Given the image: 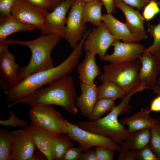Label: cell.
<instances>
[{
    "mask_svg": "<svg viewBox=\"0 0 160 160\" xmlns=\"http://www.w3.org/2000/svg\"><path fill=\"white\" fill-rule=\"evenodd\" d=\"M82 44H78L69 55L57 66L32 74L6 90V104H13L26 97L36 89L70 75L78 65L82 54Z\"/></svg>",
    "mask_w": 160,
    "mask_h": 160,
    "instance_id": "obj_1",
    "label": "cell"
},
{
    "mask_svg": "<svg viewBox=\"0 0 160 160\" xmlns=\"http://www.w3.org/2000/svg\"><path fill=\"white\" fill-rule=\"evenodd\" d=\"M77 94L73 78L70 75L63 76L45 88H39L25 98L8 105L24 103L31 108L43 105H55L62 107L69 113L77 115L76 107Z\"/></svg>",
    "mask_w": 160,
    "mask_h": 160,
    "instance_id": "obj_2",
    "label": "cell"
},
{
    "mask_svg": "<svg viewBox=\"0 0 160 160\" xmlns=\"http://www.w3.org/2000/svg\"><path fill=\"white\" fill-rule=\"evenodd\" d=\"M141 91L139 89L127 94L105 116L92 121H77L76 124L86 131L107 137L121 146L132 133L119 122L118 116L130 112L131 106L129 103L131 97Z\"/></svg>",
    "mask_w": 160,
    "mask_h": 160,
    "instance_id": "obj_3",
    "label": "cell"
},
{
    "mask_svg": "<svg viewBox=\"0 0 160 160\" xmlns=\"http://www.w3.org/2000/svg\"><path fill=\"white\" fill-rule=\"evenodd\" d=\"M61 38L55 33L41 36L30 41H21L8 39L5 44H15L26 46L31 50V56L28 64L20 68L18 81L27 76L38 72L54 67L51 54L53 48L60 42Z\"/></svg>",
    "mask_w": 160,
    "mask_h": 160,
    "instance_id": "obj_4",
    "label": "cell"
},
{
    "mask_svg": "<svg viewBox=\"0 0 160 160\" xmlns=\"http://www.w3.org/2000/svg\"><path fill=\"white\" fill-rule=\"evenodd\" d=\"M141 63L138 59L131 61L104 65L98 79L102 83L111 82L121 87L127 94L141 87L139 71Z\"/></svg>",
    "mask_w": 160,
    "mask_h": 160,
    "instance_id": "obj_5",
    "label": "cell"
},
{
    "mask_svg": "<svg viewBox=\"0 0 160 160\" xmlns=\"http://www.w3.org/2000/svg\"><path fill=\"white\" fill-rule=\"evenodd\" d=\"M29 115L31 123L38 127L58 134H67L65 119L52 105L31 108Z\"/></svg>",
    "mask_w": 160,
    "mask_h": 160,
    "instance_id": "obj_6",
    "label": "cell"
},
{
    "mask_svg": "<svg viewBox=\"0 0 160 160\" xmlns=\"http://www.w3.org/2000/svg\"><path fill=\"white\" fill-rule=\"evenodd\" d=\"M66 135L73 141L78 142L83 151H87L93 147L102 146L115 151H120L121 146L111 138L84 130L65 119Z\"/></svg>",
    "mask_w": 160,
    "mask_h": 160,
    "instance_id": "obj_7",
    "label": "cell"
},
{
    "mask_svg": "<svg viewBox=\"0 0 160 160\" xmlns=\"http://www.w3.org/2000/svg\"><path fill=\"white\" fill-rule=\"evenodd\" d=\"M85 3L76 0L71 7L66 18L64 38L73 49L87 32L82 23V13Z\"/></svg>",
    "mask_w": 160,
    "mask_h": 160,
    "instance_id": "obj_8",
    "label": "cell"
},
{
    "mask_svg": "<svg viewBox=\"0 0 160 160\" xmlns=\"http://www.w3.org/2000/svg\"><path fill=\"white\" fill-rule=\"evenodd\" d=\"M48 11L33 6L25 0H17L11 14L21 23L35 26L42 32Z\"/></svg>",
    "mask_w": 160,
    "mask_h": 160,
    "instance_id": "obj_9",
    "label": "cell"
},
{
    "mask_svg": "<svg viewBox=\"0 0 160 160\" xmlns=\"http://www.w3.org/2000/svg\"><path fill=\"white\" fill-rule=\"evenodd\" d=\"M115 39L103 22L96 28L90 29L84 41L83 48L86 51L92 52L99 55L103 60L106 52Z\"/></svg>",
    "mask_w": 160,
    "mask_h": 160,
    "instance_id": "obj_10",
    "label": "cell"
},
{
    "mask_svg": "<svg viewBox=\"0 0 160 160\" xmlns=\"http://www.w3.org/2000/svg\"><path fill=\"white\" fill-rule=\"evenodd\" d=\"M25 129L30 135L37 148L46 156L47 160H55V145L62 135L49 132L32 123Z\"/></svg>",
    "mask_w": 160,
    "mask_h": 160,
    "instance_id": "obj_11",
    "label": "cell"
},
{
    "mask_svg": "<svg viewBox=\"0 0 160 160\" xmlns=\"http://www.w3.org/2000/svg\"><path fill=\"white\" fill-rule=\"evenodd\" d=\"M20 68L14 55L9 51L8 44L0 45V81L6 90L18 82Z\"/></svg>",
    "mask_w": 160,
    "mask_h": 160,
    "instance_id": "obj_12",
    "label": "cell"
},
{
    "mask_svg": "<svg viewBox=\"0 0 160 160\" xmlns=\"http://www.w3.org/2000/svg\"><path fill=\"white\" fill-rule=\"evenodd\" d=\"M76 0H64L51 12H48L44 22L42 35L55 33L61 38H64L66 18L69 8Z\"/></svg>",
    "mask_w": 160,
    "mask_h": 160,
    "instance_id": "obj_13",
    "label": "cell"
},
{
    "mask_svg": "<svg viewBox=\"0 0 160 160\" xmlns=\"http://www.w3.org/2000/svg\"><path fill=\"white\" fill-rule=\"evenodd\" d=\"M112 45L113 52L106 55L102 61L114 63L128 62L138 59L145 49V47L136 43L122 42L115 39Z\"/></svg>",
    "mask_w": 160,
    "mask_h": 160,
    "instance_id": "obj_14",
    "label": "cell"
},
{
    "mask_svg": "<svg viewBox=\"0 0 160 160\" xmlns=\"http://www.w3.org/2000/svg\"><path fill=\"white\" fill-rule=\"evenodd\" d=\"M10 160H32L36 147L25 129L12 132Z\"/></svg>",
    "mask_w": 160,
    "mask_h": 160,
    "instance_id": "obj_15",
    "label": "cell"
},
{
    "mask_svg": "<svg viewBox=\"0 0 160 160\" xmlns=\"http://www.w3.org/2000/svg\"><path fill=\"white\" fill-rule=\"evenodd\" d=\"M138 59L141 63L139 74L141 84L145 89L153 91L159 86V71L155 58L150 53L143 52Z\"/></svg>",
    "mask_w": 160,
    "mask_h": 160,
    "instance_id": "obj_16",
    "label": "cell"
},
{
    "mask_svg": "<svg viewBox=\"0 0 160 160\" xmlns=\"http://www.w3.org/2000/svg\"><path fill=\"white\" fill-rule=\"evenodd\" d=\"M114 4L124 14L126 20L124 23L134 36L139 41L146 39L148 36L144 27V19L138 10L121 0H114Z\"/></svg>",
    "mask_w": 160,
    "mask_h": 160,
    "instance_id": "obj_17",
    "label": "cell"
},
{
    "mask_svg": "<svg viewBox=\"0 0 160 160\" xmlns=\"http://www.w3.org/2000/svg\"><path fill=\"white\" fill-rule=\"evenodd\" d=\"M101 20L115 39L121 40L123 42L128 43H136L140 41L125 23L117 19L111 14L102 15Z\"/></svg>",
    "mask_w": 160,
    "mask_h": 160,
    "instance_id": "obj_18",
    "label": "cell"
},
{
    "mask_svg": "<svg viewBox=\"0 0 160 160\" xmlns=\"http://www.w3.org/2000/svg\"><path fill=\"white\" fill-rule=\"evenodd\" d=\"M80 95L77 97L76 105L80 110L81 114L88 117L98 100L96 84H88L80 82Z\"/></svg>",
    "mask_w": 160,
    "mask_h": 160,
    "instance_id": "obj_19",
    "label": "cell"
},
{
    "mask_svg": "<svg viewBox=\"0 0 160 160\" xmlns=\"http://www.w3.org/2000/svg\"><path fill=\"white\" fill-rule=\"evenodd\" d=\"M96 55L89 51L86 52L84 58L81 63L76 66L79 79L81 83L93 84L95 78L101 73L96 62Z\"/></svg>",
    "mask_w": 160,
    "mask_h": 160,
    "instance_id": "obj_20",
    "label": "cell"
},
{
    "mask_svg": "<svg viewBox=\"0 0 160 160\" xmlns=\"http://www.w3.org/2000/svg\"><path fill=\"white\" fill-rule=\"evenodd\" d=\"M150 108H142L132 116L121 119L119 122L124 126H128V130L131 133L146 128H151L160 121L159 118L154 119L149 116Z\"/></svg>",
    "mask_w": 160,
    "mask_h": 160,
    "instance_id": "obj_21",
    "label": "cell"
},
{
    "mask_svg": "<svg viewBox=\"0 0 160 160\" xmlns=\"http://www.w3.org/2000/svg\"><path fill=\"white\" fill-rule=\"evenodd\" d=\"M36 28L34 26L21 23L11 14L0 17V45L6 44L7 38L13 33L31 31Z\"/></svg>",
    "mask_w": 160,
    "mask_h": 160,
    "instance_id": "obj_22",
    "label": "cell"
},
{
    "mask_svg": "<svg viewBox=\"0 0 160 160\" xmlns=\"http://www.w3.org/2000/svg\"><path fill=\"white\" fill-rule=\"evenodd\" d=\"M103 5V3L98 0L85 3L82 13L83 24L86 25V23L89 22L94 26H99L102 23L101 8Z\"/></svg>",
    "mask_w": 160,
    "mask_h": 160,
    "instance_id": "obj_23",
    "label": "cell"
},
{
    "mask_svg": "<svg viewBox=\"0 0 160 160\" xmlns=\"http://www.w3.org/2000/svg\"><path fill=\"white\" fill-rule=\"evenodd\" d=\"M150 135V128L142 129L132 133L124 143L131 150H139L149 145Z\"/></svg>",
    "mask_w": 160,
    "mask_h": 160,
    "instance_id": "obj_24",
    "label": "cell"
},
{
    "mask_svg": "<svg viewBox=\"0 0 160 160\" xmlns=\"http://www.w3.org/2000/svg\"><path fill=\"white\" fill-rule=\"evenodd\" d=\"M97 87L98 99H107L115 101L117 98H122L127 94L119 86L111 82H104Z\"/></svg>",
    "mask_w": 160,
    "mask_h": 160,
    "instance_id": "obj_25",
    "label": "cell"
},
{
    "mask_svg": "<svg viewBox=\"0 0 160 160\" xmlns=\"http://www.w3.org/2000/svg\"><path fill=\"white\" fill-rule=\"evenodd\" d=\"M115 106L114 100L107 99H98L87 117L88 121H92L100 119L110 112Z\"/></svg>",
    "mask_w": 160,
    "mask_h": 160,
    "instance_id": "obj_26",
    "label": "cell"
},
{
    "mask_svg": "<svg viewBox=\"0 0 160 160\" xmlns=\"http://www.w3.org/2000/svg\"><path fill=\"white\" fill-rule=\"evenodd\" d=\"M12 132L1 127L0 129V160H10Z\"/></svg>",
    "mask_w": 160,
    "mask_h": 160,
    "instance_id": "obj_27",
    "label": "cell"
},
{
    "mask_svg": "<svg viewBox=\"0 0 160 160\" xmlns=\"http://www.w3.org/2000/svg\"><path fill=\"white\" fill-rule=\"evenodd\" d=\"M147 32L153 38V42L143 52H148L155 55L160 52V22L156 25H149Z\"/></svg>",
    "mask_w": 160,
    "mask_h": 160,
    "instance_id": "obj_28",
    "label": "cell"
},
{
    "mask_svg": "<svg viewBox=\"0 0 160 160\" xmlns=\"http://www.w3.org/2000/svg\"><path fill=\"white\" fill-rule=\"evenodd\" d=\"M66 134H62L56 144L54 149L55 160H62L63 156L69 148L75 147L76 145Z\"/></svg>",
    "mask_w": 160,
    "mask_h": 160,
    "instance_id": "obj_29",
    "label": "cell"
},
{
    "mask_svg": "<svg viewBox=\"0 0 160 160\" xmlns=\"http://www.w3.org/2000/svg\"><path fill=\"white\" fill-rule=\"evenodd\" d=\"M151 135L149 146L160 160V121L150 128Z\"/></svg>",
    "mask_w": 160,
    "mask_h": 160,
    "instance_id": "obj_30",
    "label": "cell"
},
{
    "mask_svg": "<svg viewBox=\"0 0 160 160\" xmlns=\"http://www.w3.org/2000/svg\"><path fill=\"white\" fill-rule=\"evenodd\" d=\"M9 117L6 120H0V124L3 125L6 128L8 127H12L15 128L16 127L25 128L28 125V122L25 120L19 119L15 113L12 111H9Z\"/></svg>",
    "mask_w": 160,
    "mask_h": 160,
    "instance_id": "obj_31",
    "label": "cell"
},
{
    "mask_svg": "<svg viewBox=\"0 0 160 160\" xmlns=\"http://www.w3.org/2000/svg\"><path fill=\"white\" fill-rule=\"evenodd\" d=\"M160 11L158 3L154 0H151L145 7L143 13V16L144 20L149 21L159 13Z\"/></svg>",
    "mask_w": 160,
    "mask_h": 160,
    "instance_id": "obj_32",
    "label": "cell"
},
{
    "mask_svg": "<svg viewBox=\"0 0 160 160\" xmlns=\"http://www.w3.org/2000/svg\"><path fill=\"white\" fill-rule=\"evenodd\" d=\"M97 160H113L115 151L108 148L96 147L95 149Z\"/></svg>",
    "mask_w": 160,
    "mask_h": 160,
    "instance_id": "obj_33",
    "label": "cell"
},
{
    "mask_svg": "<svg viewBox=\"0 0 160 160\" xmlns=\"http://www.w3.org/2000/svg\"><path fill=\"white\" fill-rule=\"evenodd\" d=\"M136 155L137 160H159L149 145L140 150L136 151Z\"/></svg>",
    "mask_w": 160,
    "mask_h": 160,
    "instance_id": "obj_34",
    "label": "cell"
},
{
    "mask_svg": "<svg viewBox=\"0 0 160 160\" xmlns=\"http://www.w3.org/2000/svg\"><path fill=\"white\" fill-rule=\"evenodd\" d=\"M75 147L69 148L66 150L62 160H79L83 151L79 146Z\"/></svg>",
    "mask_w": 160,
    "mask_h": 160,
    "instance_id": "obj_35",
    "label": "cell"
},
{
    "mask_svg": "<svg viewBox=\"0 0 160 160\" xmlns=\"http://www.w3.org/2000/svg\"><path fill=\"white\" fill-rule=\"evenodd\" d=\"M17 0H0V17L10 14Z\"/></svg>",
    "mask_w": 160,
    "mask_h": 160,
    "instance_id": "obj_36",
    "label": "cell"
},
{
    "mask_svg": "<svg viewBox=\"0 0 160 160\" xmlns=\"http://www.w3.org/2000/svg\"><path fill=\"white\" fill-rule=\"evenodd\" d=\"M121 148L119 151L118 160H137L136 151L132 150L127 148L124 143L121 145Z\"/></svg>",
    "mask_w": 160,
    "mask_h": 160,
    "instance_id": "obj_37",
    "label": "cell"
},
{
    "mask_svg": "<svg viewBox=\"0 0 160 160\" xmlns=\"http://www.w3.org/2000/svg\"><path fill=\"white\" fill-rule=\"evenodd\" d=\"M31 4L48 11L53 10L51 0H25Z\"/></svg>",
    "mask_w": 160,
    "mask_h": 160,
    "instance_id": "obj_38",
    "label": "cell"
},
{
    "mask_svg": "<svg viewBox=\"0 0 160 160\" xmlns=\"http://www.w3.org/2000/svg\"><path fill=\"white\" fill-rule=\"evenodd\" d=\"M127 4L138 10H141L150 1V0H121Z\"/></svg>",
    "mask_w": 160,
    "mask_h": 160,
    "instance_id": "obj_39",
    "label": "cell"
},
{
    "mask_svg": "<svg viewBox=\"0 0 160 160\" xmlns=\"http://www.w3.org/2000/svg\"><path fill=\"white\" fill-rule=\"evenodd\" d=\"M79 160H97L95 149H89L82 153Z\"/></svg>",
    "mask_w": 160,
    "mask_h": 160,
    "instance_id": "obj_40",
    "label": "cell"
},
{
    "mask_svg": "<svg viewBox=\"0 0 160 160\" xmlns=\"http://www.w3.org/2000/svg\"><path fill=\"white\" fill-rule=\"evenodd\" d=\"M102 2L104 6L107 13H114L115 12V7L114 0H98Z\"/></svg>",
    "mask_w": 160,
    "mask_h": 160,
    "instance_id": "obj_41",
    "label": "cell"
},
{
    "mask_svg": "<svg viewBox=\"0 0 160 160\" xmlns=\"http://www.w3.org/2000/svg\"><path fill=\"white\" fill-rule=\"evenodd\" d=\"M150 109L151 111L160 112V95L152 101Z\"/></svg>",
    "mask_w": 160,
    "mask_h": 160,
    "instance_id": "obj_42",
    "label": "cell"
},
{
    "mask_svg": "<svg viewBox=\"0 0 160 160\" xmlns=\"http://www.w3.org/2000/svg\"><path fill=\"white\" fill-rule=\"evenodd\" d=\"M154 55L156 60L159 71V74H160V52Z\"/></svg>",
    "mask_w": 160,
    "mask_h": 160,
    "instance_id": "obj_43",
    "label": "cell"
},
{
    "mask_svg": "<svg viewBox=\"0 0 160 160\" xmlns=\"http://www.w3.org/2000/svg\"><path fill=\"white\" fill-rule=\"evenodd\" d=\"M64 0H51L53 9Z\"/></svg>",
    "mask_w": 160,
    "mask_h": 160,
    "instance_id": "obj_44",
    "label": "cell"
},
{
    "mask_svg": "<svg viewBox=\"0 0 160 160\" xmlns=\"http://www.w3.org/2000/svg\"><path fill=\"white\" fill-rule=\"evenodd\" d=\"M158 78L159 81V86L153 91L157 95H160V77L158 76Z\"/></svg>",
    "mask_w": 160,
    "mask_h": 160,
    "instance_id": "obj_45",
    "label": "cell"
},
{
    "mask_svg": "<svg viewBox=\"0 0 160 160\" xmlns=\"http://www.w3.org/2000/svg\"><path fill=\"white\" fill-rule=\"evenodd\" d=\"M83 2L85 3H89L91 2L94 0H78Z\"/></svg>",
    "mask_w": 160,
    "mask_h": 160,
    "instance_id": "obj_46",
    "label": "cell"
},
{
    "mask_svg": "<svg viewBox=\"0 0 160 160\" xmlns=\"http://www.w3.org/2000/svg\"><path fill=\"white\" fill-rule=\"evenodd\" d=\"M159 4H158H158H159L160 5V3L159 2Z\"/></svg>",
    "mask_w": 160,
    "mask_h": 160,
    "instance_id": "obj_47",
    "label": "cell"
},
{
    "mask_svg": "<svg viewBox=\"0 0 160 160\" xmlns=\"http://www.w3.org/2000/svg\"><path fill=\"white\" fill-rule=\"evenodd\" d=\"M160 1V0H159Z\"/></svg>",
    "mask_w": 160,
    "mask_h": 160,
    "instance_id": "obj_48",
    "label": "cell"
}]
</instances>
